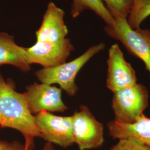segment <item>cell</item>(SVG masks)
I'll return each mask as SVG.
<instances>
[{"mask_svg":"<svg viewBox=\"0 0 150 150\" xmlns=\"http://www.w3.org/2000/svg\"><path fill=\"white\" fill-rule=\"evenodd\" d=\"M150 16V0H134L127 21L133 29H138Z\"/></svg>","mask_w":150,"mask_h":150,"instance_id":"obj_14","label":"cell"},{"mask_svg":"<svg viewBox=\"0 0 150 150\" xmlns=\"http://www.w3.org/2000/svg\"><path fill=\"white\" fill-rule=\"evenodd\" d=\"M71 5V15L76 18L85 10L93 11L99 16L108 26L115 25V20L103 4L102 0H72Z\"/></svg>","mask_w":150,"mask_h":150,"instance_id":"obj_13","label":"cell"},{"mask_svg":"<svg viewBox=\"0 0 150 150\" xmlns=\"http://www.w3.org/2000/svg\"><path fill=\"white\" fill-rule=\"evenodd\" d=\"M4 64L13 66L23 72L31 69L26 58V48L16 44L14 36L0 32V66Z\"/></svg>","mask_w":150,"mask_h":150,"instance_id":"obj_12","label":"cell"},{"mask_svg":"<svg viewBox=\"0 0 150 150\" xmlns=\"http://www.w3.org/2000/svg\"><path fill=\"white\" fill-rule=\"evenodd\" d=\"M23 93L27 107L32 115L43 111L64 112L68 109L61 97V88L47 83H34L26 87Z\"/></svg>","mask_w":150,"mask_h":150,"instance_id":"obj_7","label":"cell"},{"mask_svg":"<svg viewBox=\"0 0 150 150\" xmlns=\"http://www.w3.org/2000/svg\"><path fill=\"white\" fill-rule=\"evenodd\" d=\"M109 150H150V147L132 139H118Z\"/></svg>","mask_w":150,"mask_h":150,"instance_id":"obj_16","label":"cell"},{"mask_svg":"<svg viewBox=\"0 0 150 150\" xmlns=\"http://www.w3.org/2000/svg\"><path fill=\"white\" fill-rule=\"evenodd\" d=\"M72 118L74 142L80 150L102 146L105 141L103 125L95 118L88 107L81 105L80 110L75 112Z\"/></svg>","mask_w":150,"mask_h":150,"instance_id":"obj_5","label":"cell"},{"mask_svg":"<svg viewBox=\"0 0 150 150\" xmlns=\"http://www.w3.org/2000/svg\"><path fill=\"white\" fill-rule=\"evenodd\" d=\"M42 138L47 142L67 148L74 144L71 116H59L43 111L33 116Z\"/></svg>","mask_w":150,"mask_h":150,"instance_id":"obj_6","label":"cell"},{"mask_svg":"<svg viewBox=\"0 0 150 150\" xmlns=\"http://www.w3.org/2000/svg\"><path fill=\"white\" fill-rule=\"evenodd\" d=\"M107 127L113 139H132L150 147V118L144 114L134 123H119L112 120L108 122Z\"/></svg>","mask_w":150,"mask_h":150,"instance_id":"obj_11","label":"cell"},{"mask_svg":"<svg viewBox=\"0 0 150 150\" xmlns=\"http://www.w3.org/2000/svg\"><path fill=\"white\" fill-rule=\"evenodd\" d=\"M0 150H26L24 144L17 141L8 142L0 140Z\"/></svg>","mask_w":150,"mask_h":150,"instance_id":"obj_17","label":"cell"},{"mask_svg":"<svg viewBox=\"0 0 150 150\" xmlns=\"http://www.w3.org/2000/svg\"><path fill=\"white\" fill-rule=\"evenodd\" d=\"M64 11L54 2H50L41 25L36 32V41L54 42L66 38L69 30L64 23Z\"/></svg>","mask_w":150,"mask_h":150,"instance_id":"obj_10","label":"cell"},{"mask_svg":"<svg viewBox=\"0 0 150 150\" xmlns=\"http://www.w3.org/2000/svg\"><path fill=\"white\" fill-rule=\"evenodd\" d=\"M74 47L69 38L59 41L38 42L26 48V58L29 64H40L43 68L52 67L66 62Z\"/></svg>","mask_w":150,"mask_h":150,"instance_id":"obj_8","label":"cell"},{"mask_svg":"<svg viewBox=\"0 0 150 150\" xmlns=\"http://www.w3.org/2000/svg\"><path fill=\"white\" fill-rule=\"evenodd\" d=\"M0 127L18 131L25 139L26 150H34L35 139L41 134L30 113L23 93L15 90L11 81L0 73Z\"/></svg>","mask_w":150,"mask_h":150,"instance_id":"obj_1","label":"cell"},{"mask_svg":"<svg viewBox=\"0 0 150 150\" xmlns=\"http://www.w3.org/2000/svg\"><path fill=\"white\" fill-rule=\"evenodd\" d=\"M111 107L114 121L132 123L144 115L149 104V92L142 84L136 83L113 93Z\"/></svg>","mask_w":150,"mask_h":150,"instance_id":"obj_3","label":"cell"},{"mask_svg":"<svg viewBox=\"0 0 150 150\" xmlns=\"http://www.w3.org/2000/svg\"><path fill=\"white\" fill-rule=\"evenodd\" d=\"M115 20L127 18L131 11L134 0H102Z\"/></svg>","mask_w":150,"mask_h":150,"instance_id":"obj_15","label":"cell"},{"mask_svg":"<svg viewBox=\"0 0 150 150\" xmlns=\"http://www.w3.org/2000/svg\"><path fill=\"white\" fill-rule=\"evenodd\" d=\"M42 150H54V147L52 144L47 142L43 146V149Z\"/></svg>","mask_w":150,"mask_h":150,"instance_id":"obj_18","label":"cell"},{"mask_svg":"<svg viewBox=\"0 0 150 150\" xmlns=\"http://www.w3.org/2000/svg\"><path fill=\"white\" fill-rule=\"evenodd\" d=\"M115 22L114 26L105 27V32L119 41L129 54L141 59L150 74V30L133 29L127 18H118Z\"/></svg>","mask_w":150,"mask_h":150,"instance_id":"obj_4","label":"cell"},{"mask_svg":"<svg viewBox=\"0 0 150 150\" xmlns=\"http://www.w3.org/2000/svg\"><path fill=\"white\" fill-rule=\"evenodd\" d=\"M105 48V44L102 42L95 45L69 62H65L52 67L42 68L37 71L35 75L41 83L51 85L58 84L61 90H64L69 96H74L79 90L75 83L78 73L90 59Z\"/></svg>","mask_w":150,"mask_h":150,"instance_id":"obj_2","label":"cell"},{"mask_svg":"<svg viewBox=\"0 0 150 150\" xmlns=\"http://www.w3.org/2000/svg\"><path fill=\"white\" fill-rule=\"evenodd\" d=\"M106 86L113 93L137 83L136 71L125 59L117 43L108 50Z\"/></svg>","mask_w":150,"mask_h":150,"instance_id":"obj_9","label":"cell"}]
</instances>
